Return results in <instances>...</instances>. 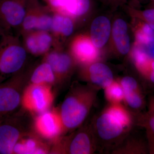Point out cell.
Listing matches in <instances>:
<instances>
[{
    "mask_svg": "<svg viewBox=\"0 0 154 154\" xmlns=\"http://www.w3.org/2000/svg\"><path fill=\"white\" fill-rule=\"evenodd\" d=\"M0 82L24 70L29 54L21 37L13 33L0 34Z\"/></svg>",
    "mask_w": 154,
    "mask_h": 154,
    "instance_id": "obj_2",
    "label": "cell"
},
{
    "mask_svg": "<svg viewBox=\"0 0 154 154\" xmlns=\"http://www.w3.org/2000/svg\"><path fill=\"white\" fill-rule=\"evenodd\" d=\"M141 46L149 56L154 59V41L146 46Z\"/></svg>",
    "mask_w": 154,
    "mask_h": 154,
    "instance_id": "obj_31",
    "label": "cell"
},
{
    "mask_svg": "<svg viewBox=\"0 0 154 154\" xmlns=\"http://www.w3.org/2000/svg\"><path fill=\"white\" fill-rule=\"evenodd\" d=\"M20 37L27 52L33 56H44L55 45L54 38L48 31L32 30Z\"/></svg>",
    "mask_w": 154,
    "mask_h": 154,
    "instance_id": "obj_11",
    "label": "cell"
},
{
    "mask_svg": "<svg viewBox=\"0 0 154 154\" xmlns=\"http://www.w3.org/2000/svg\"><path fill=\"white\" fill-rule=\"evenodd\" d=\"M97 149L96 137L91 123L82 125L70 134L58 139L53 143L50 153L91 154Z\"/></svg>",
    "mask_w": 154,
    "mask_h": 154,
    "instance_id": "obj_4",
    "label": "cell"
},
{
    "mask_svg": "<svg viewBox=\"0 0 154 154\" xmlns=\"http://www.w3.org/2000/svg\"><path fill=\"white\" fill-rule=\"evenodd\" d=\"M54 13L63 14L65 0H40Z\"/></svg>",
    "mask_w": 154,
    "mask_h": 154,
    "instance_id": "obj_28",
    "label": "cell"
},
{
    "mask_svg": "<svg viewBox=\"0 0 154 154\" xmlns=\"http://www.w3.org/2000/svg\"><path fill=\"white\" fill-rule=\"evenodd\" d=\"M99 91L88 85L73 84L59 110L66 132L83 125L96 102Z\"/></svg>",
    "mask_w": 154,
    "mask_h": 154,
    "instance_id": "obj_1",
    "label": "cell"
},
{
    "mask_svg": "<svg viewBox=\"0 0 154 154\" xmlns=\"http://www.w3.org/2000/svg\"><path fill=\"white\" fill-rule=\"evenodd\" d=\"M107 2L111 3H117L122 2V0H105Z\"/></svg>",
    "mask_w": 154,
    "mask_h": 154,
    "instance_id": "obj_32",
    "label": "cell"
},
{
    "mask_svg": "<svg viewBox=\"0 0 154 154\" xmlns=\"http://www.w3.org/2000/svg\"><path fill=\"white\" fill-rule=\"evenodd\" d=\"M74 30V24L72 19L66 14L54 13L50 33L54 41V47H62L63 38L72 35Z\"/></svg>",
    "mask_w": 154,
    "mask_h": 154,
    "instance_id": "obj_16",
    "label": "cell"
},
{
    "mask_svg": "<svg viewBox=\"0 0 154 154\" xmlns=\"http://www.w3.org/2000/svg\"><path fill=\"white\" fill-rule=\"evenodd\" d=\"M83 66L81 79L97 90L105 89L114 81L112 71L105 64L94 62Z\"/></svg>",
    "mask_w": 154,
    "mask_h": 154,
    "instance_id": "obj_12",
    "label": "cell"
},
{
    "mask_svg": "<svg viewBox=\"0 0 154 154\" xmlns=\"http://www.w3.org/2000/svg\"><path fill=\"white\" fill-rule=\"evenodd\" d=\"M22 116L16 113L4 117L0 122V154H13L18 141L28 131Z\"/></svg>",
    "mask_w": 154,
    "mask_h": 154,
    "instance_id": "obj_8",
    "label": "cell"
},
{
    "mask_svg": "<svg viewBox=\"0 0 154 154\" xmlns=\"http://www.w3.org/2000/svg\"><path fill=\"white\" fill-rule=\"evenodd\" d=\"M123 102L125 107L133 114L139 113L146 105L145 99L141 91H124Z\"/></svg>",
    "mask_w": 154,
    "mask_h": 154,
    "instance_id": "obj_22",
    "label": "cell"
},
{
    "mask_svg": "<svg viewBox=\"0 0 154 154\" xmlns=\"http://www.w3.org/2000/svg\"><path fill=\"white\" fill-rule=\"evenodd\" d=\"M123 88V91H141L139 84L134 78L125 76L118 81Z\"/></svg>",
    "mask_w": 154,
    "mask_h": 154,
    "instance_id": "obj_26",
    "label": "cell"
},
{
    "mask_svg": "<svg viewBox=\"0 0 154 154\" xmlns=\"http://www.w3.org/2000/svg\"><path fill=\"white\" fill-rule=\"evenodd\" d=\"M150 82L154 84V59L150 58L139 72Z\"/></svg>",
    "mask_w": 154,
    "mask_h": 154,
    "instance_id": "obj_27",
    "label": "cell"
},
{
    "mask_svg": "<svg viewBox=\"0 0 154 154\" xmlns=\"http://www.w3.org/2000/svg\"><path fill=\"white\" fill-rule=\"evenodd\" d=\"M33 128L40 137L52 143L66 132L59 111L55 109L38 115L34 119Z\"/></svg>",
    "mask_w": 154,
    "mask_h": 154,
    "instance_id": "obj_9",
    "label": "cell"
},
{
    "mask_svg": "<svg viewBox=\"0 0 154 154\" xmlns=\"http://www.w3.org/2000/svg\"><path fill=\"white\" fill-rule=\"evenodd\" d=\"M42 60L51 66L59 85L68 82L77 63L71 54L63 50L62 47L53 48L42 57Z\"/></svg>",
    "mask_w": 154,
    "mask_h": 154,
    "instance_id": "obj_10",
    "label": "cell"
},
{
    "mask_svg": "<svg viewBox=\"0 0 154 154\" xmlns=\"http://www.w3.org/2000/svg\"><path fill=\"white\" fill-rule=\"evenodd\" d=\"M2 118H1V117H0V122H1V121H2V119H3Z\"/></svg>",
    "mask_w": 154,
    "mask_h": 154,
    "instance_id": "obj_33",
    "label": "cell"
},
{
    "mask_svg": "<svg viewBox=\"0 0 154 154\" xmlns=\"http://www.w3.org/2000/svg\"><path fill=\"white\" fill-rule=\"evenodd\" d=\"M113 154L149 153L147 143L130 132L121 143L111 151Z\"/></svg>",
    "mask_w": 154,
    "mask_h": 154,
    "instance_id": "obj_18",
    "label": "cell"
},
{
    "mask_svg": "<svg viewBox=\"0 0 154 154\" xmlns=\"http://www.w3.org/2000/svg\"><path fill=\"white\" fill-rule=\"evenodd\" d=\"M28 72L24 70L0 82V117L14 113L21 105L23 91L28 82Z\"/></svg>",
    "mask_w": 154,
    "mask_h": 154,
    "instance_id": "obj_5",
    "label": "cell"
},
{
    "mask_svg": "<svg viewBox=\"0 0 154 154\" xmlns=\"http://www.w3.org/2000/svg\"><path fill=\"white\" fill-rule=\"evenodd\" d=\"M96 47L91 38L80 35L75 37L72 42L71 55L77 63L83 66L95 62L98 57Z\"/></svg>",
    "mask_w": 154,
    "mask_h": 154,
    "instance_id": "obj_14",
    "label": "cell"
},
{
    "mask_svg": "<svg viewBox=\"0 0 154 154\" xmlns=\"http://www.w3.org/2000/svg\"><path fill=\"white\" fill-rule=\"evenodd\" d=\"M28 0H0V34L18 35L25 18Z\"/></svg>",
    "mask_w": 154,
    "mask_h": 154,
    "instance_id": "obj_7",
    "label": "cell"
},
{
    "mask_svg": "<svg viewBox=\"0 0 154 154\" xmlns=\"http://www.w3.org/2000/svg\"><path fill=\"white\" fill-rule=\"evenodd\" d=\"M51 88L48 85L27 84L21 105L27 111L38 115L50 110L54 99Z\"/></svg>",
    "mask_w": 154,
    "mask_h": 154,
    "instance_id": "obj_6",
    "label": "cell"
},
{
    "mask_svg": "<svg viewBox=\"0 0 154 154\" xmlns=\"http://www.w3.org/2000/svg\"><path fill=\"white\" fill-rule=\"evenodd\" d=\"M91 125L97 142V147L104 146L111 151L121 142L131 131L120 120L104 109L96 116Z\"/></svg>",
    "mask_w": 154,
    "mask_h": 154,
    "instance_id": "obj_3",
    "label": "cell"
},
{
    "mask_svg": "<svg viewBox=\"0 0 154 154\" xmlns=\"http://www.w3.org/2000/svg\"><path fill=\"white\" fill-rule=\"evenodd\" d=\"M137 42L142 46H146L154 41V30L147 23L141 25L136 33Z\"/></svg>",
    "mask_w": 154,
    "mask_h": 154,
    "instance_id": "obj_25",
    "label": "cell"
},
{
    "mask_svg": "<svg viewBox=\"0 0 154 154\" xmlns=\"http://www.w3.org/2000/svg\"><path fill=\"white\" fill-rule=\"evenodd\" d=\"M51 145L36 132L30 131L25 133L14 147L13 154L50 153Z\"/></svg>",
    "mask_w": 154,
    "mask_h": 154,
    "instance_id": "obj_13",
    "label": "cell"
},
{
    "mask_svg": "<svg viewBox=\"0 0 154 154\" xmlns=\"http://www.w3.org/2000/svg\"><path fill=\"white\" fill-rule=\"evenodd\" d=\"M138 123L154 134V96H150L149 98L147 112L144 114L139 115Z\"/></svg>",
    "mask_w": 154,
    "mask_h": 154,
    "instance_id": "obj_24",
    "label": "cell"
},
{
    "mask_svg": "<svg viewBox=\"0 0 154 154\" xmlns=\"http://www.w3.org/2000/svg\"><path fill=\"white\" fill-rule=\"evenodd\" d=\"M127 30V25L124 20L122 19L116 20L113 25L112 34L118 51L123 55L129 52L130 46Z\"/></svg>",
    "mask_w": 154,
    "mask_h": 154,
    "instance_id": "obj_20",
    "label": "cell"
},
{
    "mask_svg": "<svg viewBox=\"0 0 154 154\" xmlns=\"http://www.w3.org/2000/svg\"><path fill=\"white\" fill-rule=\"evenodd\" d=\"M151 1L154 4V0H151Z\"/></svg>",
    "mask_w": 154,
    "mask_h": 154,
    "instance_id": "obj_34",
    "label": "cell"
},
{
    "mask_svg": "<svg viewBox=\"0 0 154 154\" xmlns=\"http://www.w3.org/2000/svg\"><path fill=\"white\" fill-rule=\"evenodd\" d=\"M91 5V0H65L63 14L71 18H81L88 14Z\"/></svg>",
    "mask_w": 154,
    "mask_h": 154,
    "instance_id": "obj_21",
    "label": "cell"
},
{
    "mask_svg": "<svg viewBox=\"0 0 154 154\" xmlns=\"http://www.w3.org/2000/svg\"><path fill=\"white\" fill-rule=\"evenodd\" d=\"M28 84L48 85L52 87L57 85L56 78L50 65L42 60L30 72H28Z\"/></svg>",
    "mask_w": 154,
    "mask_h": 154,
    "instance_id": "obj_19",
    "label": "cell"
},
{
    "mask_svg": "<svg viewBox=\"0 0 154 154\" xmlns=\"http://www.w3.org/2000/svg\"><path fill=\"white\" fill-rule=\"evenodd\" d=\"M140 14L147 23H154V8L141 11Z\"/></svg>",
    "mask_w": 154,
    "mask_h": 154,
    "instance_id": "obj_29",
    "label": "cell"
},
{
    "mask_svg": "<svg viewBox=\"0 0 154 154\" xmlns=\"http://www.w3.org/2000/svg\"><path fill=\"white\" fill-rule=\"evenodd\" d=\"M111 31V24L107 17L100 16L96 18L91 24V38L96 48H101L108 41Z\"/></svg>",
    "mask_w": 154,
    "mask_h": 154,
    "instance_id": "obj_17",
    "label": "cell"
},
{
    "mask_svg": "<svg viewBox=\"0 0 154 154\" xmlns=\"http://www.w3.org/2000/svg\"><path fill=\"white\" fill-rule=\"evenodd\" d=\"M104 90L105 99L110 104H119L123 102L124 91L118 81H113Z\"/></svg>",
    "mask_w": 154,
    "mask_h": 154,
    "instance_id": "obj_23",
    "label": "cell"
},
{
    "mask_svg": "<svg viewBox=\"0 0 154 154\" xmlns=\"http://www.w3.org/2000/svg\"><path fill=\"white\" fill-rule=\"evenodd\" d=\"M146 133L149 153L154 154V134L148 129H146Z\"/></svg>",
    "mask_w": 154,
    "mask_h": 154,
    "instance_id": "obj_30",
    "label": "cell"
},
{
    "mask_svg": "<svg viewBox=\"0 0 154 154\" xmlns=\"http://www.w3.org/2000/svg\"><path fill=\"white\" fill-rule=\"evenodd\" d=\"M50 10L40 0H28L26 14L18 33L20 36L24 33L36 30L39 19Z\"/></svg>",
    "mask_w": 154,
    "mask_h": 154,
    "instance_id": "obj_15",
    "label": "cell"
}]
</instances>
